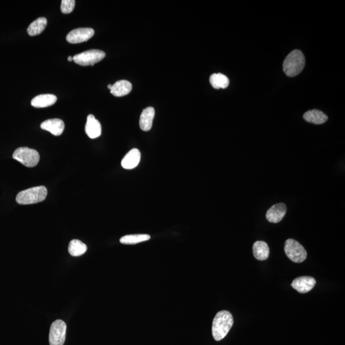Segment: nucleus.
<instances>
[{
	"label": "nucleus",
	"instance_id": "f257e3e1",
	"mask_svg": "<svg viewBox=\"0 0 345 345\" xmlns=\"http://www.w3.org/2000/svg\"><path fill=\"white\" fill-rule=\"evenodd\" d=\"M234 322V318L229 311L223 310L216 314L212 327L214 340L219 342L225 338L232 329Z\"/></svg>",
	"mask_w": 345,
	"mask_h": 345
},
{
	"label": "nucleus",
	"instance_id": "f03ea898",
	"mask_svg": "<svg viewBox=\"0 0 345 345\" xmlns=\"http://www.w3.org/2000/svg\"><path fill=\"white\" fill-rule=\"evenodd\" d=\"M305 60L300 50H294L286 57L283 62L284 73L289 77L297 76L304 69Z\"/></svg>",
	"mask_w": 345,
	"mask_h": 345
},
{
	"label": "nucleus",
	"instance_id": "7ed1b4c3",
	"mask_svg": "<svg viewBox=\"0 0 345 345\" xmlns=\"http://www.w3.org/2000/svg\"><path fill=\"white\" fill-rule=\"evenodd\" d=\"M47 190L44 186H37L21 191L16 196V201L20 205L35 204L44 200Z\"/></svg>",
	"mask_w": 345,
	"mask_h": 345
},
{
	"label": "nucleus",
	"instance_id": "20e7f679",
	"mask_svg": "<svg viewBox=\"0 0 345 345\" xmlns=\"http://www.w3.org/2000/svg\"><path fill=\"white\" fill-rule=\"evenodd\" d=\"M12 157L28 168L35 167L38 165L40 160L38 151L28 147H20L16 149Z\"/></svg>",
	"mask_w": 345,
	"mask_h": 345
},
{
	"label": "nucleus",
	"instance_id": "39448f33",
	"mask_svg": "<svg viewBox=\"0 0 345 345\" xmlns=\"http://www.w3.org/2000/svg\"><path fill=\"white\" fill-rule=\"evenodd\" d=\"M284 252L288 259L294 262L302 263L307 259V252L304 247L294 239L289 238L286 240L284 245Z\"/></svg>",
	"mask_w": 345,
	"mask_h": 345
},
{
	"label": "nucleus",
	"instance_id": "423d86ee",
	"mask_svg": "<svg viewBox=\"0 0 345 345\" xmlns=\"http://www.w3.org/2000/svg\"><path fill=\"white\" fill-rule=\"evenodd\" d=\"M105 57V52L98 49H91L75 55L73 61L82 66L93 65Z\"/></svg>",
	"mask_w": 345,
	"mask_h": 345
},
{
	"label": "nucleus",
	"instance_id": "0eeeda50",
	"mask_svg": "<svg viewBox=\"0 0 345 345\" xmlns=\"http://www.w3.org/2000/svg\"><path fill=\"white\" fill-rule=\"evenodd\" d=\"M66 325L61 320H57L50 328L49 340L50 345H64L65 341Z\"/></svg>",
	"mask_w": 345,
	"mask_h": 345
},
{
	"label": "nucleus",
	"instance_id": "6e6552de",
	"mask_svg": "<svg viewBox=\"0 0 345 345\" xmlns=\"http://www.w3.org/2000/svg\"><path fill=\"white\" fill-rule=\"evenodd\" d=\"M94 30L90 28H76L66 35V39L70 43H80L88 41L94 35Z\"/></svg>",
	"mask_w": 345,
	"mask_h": 345
},
{
	"label": "nucleus",
	"instance_id": "1a4fd4ad",
	"mask_svg": "<svg viewBox=\"0 0 345 345\" xmlns=\"http://www.w3.org/2000/svg\"><path fill=\"white\" fill-rule=\"evenodd\" d=\"M287 211L286 206L282 203L274 205L266 213L267 221L271 223H278L282 221Z\"/></svg>",
	"mask_w": 345,
	"mask_h": 345
},
{
	"label": "nucleus",
	"instance_id": "9d476101",
	"mask_svg": "<svg viewBox=\"0 0 345 345\" xmlns=\"http://www.w3.org/2000/svg\"><path fill=\"white\" fill-rule=\"evenodd\" d=\"M316 280L310 276H301L293 280L292 286L293 288L301 294L309 292L315 287Z\"/></svg>",
	"mask_w": 345,
	"mask_h": 345
},
{
	"label": "nucleus",
	"instance_id": "9b49d317",
	"mask_svg": "<svg viewBox=\"0 0 345 345\" xmlns=\"http://www.w3.org/2000/svg\"><path fill=\"white\" fill-rule=\"evenodd\" d=\"M42 129L47 130L51 133L54 136H60L63 133L65 129V124L63 120L54 118L45 120L41 125Z\"/></svg>",
	"mask_w": 345,
	"mask_h": 345
},
{
	"label": "nucleus",
	"instance_id": "f8f14e48",
	"mask_svg": "<svg viewBox=\"0 0 345 345\" xmlns=\"http://www.w3.org/2000/svg\"><path fill=\"white\" fill-rule=\"evenodd\" d=\"M141 159L140 151L137 149L130 150L122 159L121 165L124 169L132 170L137 167Z\"/></svg>",
	"mask_w": 345,
	"mask_h": 345
},
{
	"label": "nucleus",
	"instance_id": "ddd939ff",
	"mask_svg": "<svg viewBox=\"0 0 345 345\" xmlns=\"http://www.w3.org/2000/svg\"><path fill=\"white\" fill-rule=\"evenodd\" d=\"M85 132L91 139L98 138L101 135V125L93 115H89L87 117Z\"/></svg>",
	"mask_w": 345,
	"mask_h": 345
},
{
	"label": "nucleus",
	"instance_id": "4468645a",
	"mask_svg": "<svg viewBox=\"0 0 345 345\" xmlns=\"http://www.w3.org/2000/svg\"><path fill=\"white\" fill-rule=\"evenodd\" d=\"M155 116V109L152 107L145 108L141 114L140 127L143 131H149L152 127Z\"/></svg>",
	"mask_w": 345,
	"mask_h": 345
},
{
	"label": "nucleus",
	"instance_id": "2eb2a0df",
	"mask_svg": "<svg viewBox=\"0 0 345 345\" xmlns=\"http://www.w3.org/2000/svg\"><path fill=\"white\" fill-rule=\"evenodd\" d=\"M57 97L53 94H42L34 97L31 102L33 107L43 108L51 107L55 104Z\"/></svg>",
	"mask_w": 345,
	"mask_h": 345
},
{
	"label": "nucleus",
	"instance_id": "dca6fc26",
	"mask_svg": "<svg viewBox=\"0 0 345 345\" xmlns=\"http://www.w3.org/2000/svg\"><path fill=\"white\" fill-rule=\"evenodd\" d=\"M131 83L128 81L120 80L113 85L111 91V94L115 97H123L128 95L132 91Z\"/></svg>",
	"mask_w": 345,
	"mask_h": 345
},
{
	"label": "nucleus",
	"instance_id": "f3484780",
	"mask_svg": "<svg viewBox=\"0 0 345 345\" xmlns=\"http://www.w3.org/2000/svg\"><path fill=\"white\" fill-rule=\"evenodd\" d=\"M253 255L256 259L259 261H264L268 259L270 254V249L267 243L263 241H257L253 244Z\"/></svg>",
	"mask_w": 345,
	"mask_h": 345
},
{
	"label": "nucleus",
	"instance_id": "a211bd4d",
	"mask_svg": "<svg viewBox=\"0 0 345 345\" xmlns=\"http://www.w3.org/2000/svg\"><path fill=\"white\" fill-rule=\"evenodd\" d=\"M303 118L307 122L314 124H322L327 121L328 116L318 109L309 110L305 112Z\"/></svg>",
	"mask_w": 345,
	"mask_h": 345
},
{
	"label": "nucleus",
	"instance_id": "6ab92c4d",
	"mask_svg": "<svg viewBox=\"0 0 345 345\" xmlns=\"http://www.w3.org/2000/svg\"><path fill=\"white\" fill-rule=\"evenodd\" d=\"M47 20L45 18H39L32 22L27 29V32L30 36H35L41 34L47 26Z\"/></svg>",
	"mask_w": 345,
	"mask_h": 345
},
{
	"label": "nucleus",
	"instance_id": "aec40b11",
	"mask_svg": "<svg viewBox=\"0 0 345 345\" xmlns=\"http://www.w3.org/2000/svg\"><path fill=\"white\" fill-rule=\"evenodd\" d=\"M210 83L214 88L218 90L220 88L225 89L227 88L229 85L230 81L225 75L218 73L211 75V76L210 77Z\"/></svg>",
	"mask_w": 345,
	"mask_h": 345
},
{
	"label": "nucleus",
	"instance_id": "412c9836",
	"mask_svg": "<svg viewBox=\"0 0 345 345\" xmlns=\"http://www.w3.org/2000/svg\"><path fill=\"white\" fill-rule=\"evenodd\" d=\"M68 251L70 255L73 257H80L86 252L87 246L82 241L74 239L70 241L68 245Z\"/></svg>",
	"mask_w": 345,
	"mask_h": 345
},
{
	"label": "nucleus",
	"instance_id": "4be33fe9",
	"mask_svg": "<svg viewBox=\"0 0 345 345\" xmlns=\"http://www.w3.org/2000/svg\"><path fill=\"white\" fill-rule=\"evenodd\" d=\"M150 238L151 236L147 234L129 235V236L122 237L120 239V242L123 244L132 245L145 242L150 240Z\"/></svg>",
	"mask_w": 345,
	"mask_h": 345
},
{
	"label": "nucleus",
	"instance_id": "5701e85b",
	"mask_svg": "<svg viewBox=\"0 0 345 345\" xmlns=\"http://www.w3.org/2000/svg\"><path fill=\"white\" fill-rule=\"evenodd\" d=\"M76 1L74 0H62L61 11L64 14H70L73 11Z\"/></svg>",
	"mask_w": 345,
	"mask_h": 345
},
{
	"label": "nucleus",
	"instance_id": "b1692460",
	"mask_svg": "<svg viewBox=\"0 0 345 345\" xmlns=\"http://www.w3.org/2000/svg\"><path fill=\"white\" fill-rule=\"evenodd\" d=\"M72 60H73V57H68V61L72 62Z\"/></svg>",
	"mask_w": 345,
	"mask_h": 345
},
{
	"label": "nucleus",
	"instance_id": "393cba45",
	"mask_svg": "<svg viewBox=\"0 0 345 345\" xmlns=\"http://www.w3.org/2000/svg\"><path fill=\"white\" fill-rule=\"evenodd\" d=\"M112 86H113V85H108V88L111 90Z\"/></svg>",
	"mask_w": 345,
	"mask_h": 345
}]
</instances>
